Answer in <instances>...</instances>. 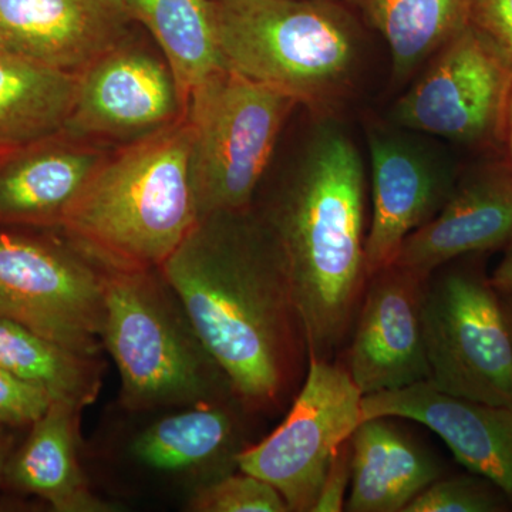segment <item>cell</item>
<instances>
[{"label":"cell","mask_w":512,"mask_h":512,"mask_svg":"<svg viewBox=\"0 0 512 512\" xmlns=\"http://www.w3.org/2000/svg\"><path fill=\"white\" fill-rule=\"evenodd\" d=\"M470 23L512 64V0H471Z\"/></svg>","instance_id":"28"},{"label":"cell","mask_w":512,"mask_h":512,"mask_svg":"<svg viewBox=\"0 0 512 512\" xmlns=\"http://www.w3.org/2000/svg\"><path fill=\"white\" fill-rule=\"evenodd\" d=\"M0 367L23 382L84 409L96 402L103 362L45 338L13 320L0 318Z\"/></svg>","instance_id":"23"},{"label":"cell","mask_w":512,"mask_h":512,"mask_svg":"<svg viewBox=\"0 0 512 512\" xmlns=\"http://www.w3.org/2000/svg\"><path fill=\"white\" fill-rule=\"evenodd\" d=\"M198 338L251 414H274L295 397L309 355L278 242L245 211L201 218L160 266Z\"/></svg>","instance_id":"1"},{"label":"cell","mask_w":512,"mask_h":512,"mask_svg":"<svg viewBox=\"0 0 512 512\" xmlns=\"http://www.w3.org/2000/svg\"><path fill=\"white\" fill-rule=\"evenodd\" d=\"M352 481V437L340 446L323 478L312 512L345 511Z\"/></svg>","instance_id":"29"},{"label":"cell","mask_w":512,"mask_h":512,"mask_svg":"<svg viewBox=\"0 0 512 512\" xmlns=\"http://www.w3.org/2000/svg\"><path fill=\"white\" fill-rule=\"evenodd\" d=\"M404 80L470 23L471 0H356Z\"/></svg>","instance_id":"24"},{"label":"cell","mask_w":512,"mask_h":512,"mask_svg":"<svg viewBox=\"0 0 512 512\" xmlns=\"http://www.w3.org/2000/svg\"><path fill=\"white\" fill-rule=\"evenodd\" d=\"M491 282L500 293L512 292V241L504 248V256L491 272Z\"/></svg>","instance_id":"30"},{"label":"cell","mask_w":512,"mask_h":512,"mask_svg":"<svg viewBox=\"0 0 512 512\" xmlns=\"http://www.w3.org/2000/svg\"><path fill=\"white\" fill-rule=\"evenodd\" d=\"M200 222L185 117L104 160L60 229L100 264L158 269Z\"/></svg>","instance_id":"3"},{"label":"cell","mask_w":512,"mask_h":512,"mask_svg":"<svg viewBox=\"0 0 512 512\" xmlns=\"http://www.w3.org/2000/svg\"><path fill=\"white\" fill-rule=\"evenodd\" d=\"M512 64L468 23L434 55L426 73L397 100L392 120L476 150L503 144Z\"/></svg>","instance_id":"10"},{"label":"cell","mask_w":512,"mask_h":512,"mask_svg":"<svg viewBox=\"0 0 512 512\" xmlns=\"http://www.w3.org/2000/svg\"><path fill=\"white\" fill-rule=\"evenodd\" d=\"M501 303H503L505 319H507L508 330L512 340V292L501 293Z\"/></svg>","instance_id":"33"},{"label":"cell","mask_w":512,"mask_h":512,"mask_svg":"<svg viewBox=\"0 0 512 512\" xmlns=\"http://www.w3.org/2000/svg\"><path fill=\"white\" fill-rule=\"evenodd\" d=\"M487 256H461L427 276L429 383L451 396L512 406V340Z\"/></svg>","instance_id":"7"},{"label":"cell","mask_w":512,"mask_h":512,"mask_svg":"<svg viewBox=\"0 0 512 512\" xmlns=\"http://www.w3.org/2000/svg\"><path fill=\"white\" fill-rule=\"evenodd\" d=\"M222 66L328 114L352 87L360 39L329 0H210Z\"/></svg>","instance_id":"5"},{"label":"cell","mask_w":512,"mask_h":512,"mask_svg":"<svg viewBox=\"0 0 512 512\" xmlns=\"http://www.w3.org/2000/svg\"><path fill=\"white\" fill-rule=\"evenodd\" d=\"M156 37L173 74L183 116L191 93L221 69L210 0H124Z\"/></svg>","instance_id":"22"},{"label":"cell","mask_w":512,"mask_h":512,"mask_svg":"<svg viewBox=\"0 0 512 512\" xmlns=\"http://www.w3.org/2000/svg\"><path fill=\"white\" fill-rule=\"evenodd\" d=\"M363 397L342 363L309 357L285 420L238 454V470L271 484L289 512H312L333 457L365 420Z\"/></svg>","instance_id":"9"},{"label":"cell","mask_w":512,"mask_h":512,"mask_svg":"<svg viewBox=\"0 0 512 512\" xmlns=\"http://www.w3.org/2000/svg\"><path fill=\"white\" fill-rule=\"evenodd\" d=\"M501 150L504 151L503 157L512 173V92L510 101H508L507 116H505V126L503 134V144Z\"/></svg>","instance_id":"31"},{"label":"cell","mask_w":512,"mask_h":512,"mask_svg":"<svg viewBox=\"0 0 512 512\" xmlns=\"http://www.w3.org/2000/svg\"><path fill=\"white\" fill-rule=\"evenodd\" d=\"M32 229L0 227V318L99 356L103 266L69 238Z\"/></svg>","instance_id":"8"},{"label":"cell","mask_w":512,"mask_h":512,"mask_svg":"<svg viewBox=\"0 0 512 512\" xmlns=\"http://www.w3.org/2000/svg\"><path fill=\"white\" fill-rule=\"evenodd\" d=\"M56 136L20 147L0 163V227L60 228L103 163V154Z\"/></svg>","instance_id":"17"},{"label":"cell","mask_w":512,"mask_h":512,"mask_svg":"<svg viewBox=\"0 0 512 512\" xmlns=\"http://www.w3.org/2000/svg\"><path fill=\"white\" fill-rule=\"evenodd\" d=\"M79 74L60 72L0 50V147L20 148L63 133Z\"/></svg>","instance_id":"21"},{"label":"cell","mask_w":512,"mask_h":512,"mask_svg":"<svg viewBox=\"0 0 512 512\" xmlns=\"http://www.w3.org/2000/svg\"><path fill=\"white\" fill-rule=\"evenodd\" d=\"M262 221L284 256L309 357L333 360L346 345L369 281L365 175L345 130L332 123L318 127Z\"/></svg>","instance_id":"2"},{"label":"cell","mask_w":512,"mask_h":512,"mask_svg":"<svg viewBox=\"0 0 512 512\" xmlns=\"http://www.w3.org/2000/svg\"><path fill=\"white\" fill-rule=\"evenodd\" d=\"M414 421L436 433L470 473L512 501V406L451 396L429 382L363 397V419Z\"/></svg>","instance_id":"15"},{"label":"cell","mask_w":512,"mask_h":512,"mask_svg":"<svg viewBox=\"0 0 512 512\" xmlns=\"http://www.w3.org/2000/svg\"><path fill=\"white\" fill-rule=\"evenodd\" d=\"M73 404L53 400L30 426L28 439L12 453L3 481L15 490L43 498L57 512H109L113 505L90 490L79 463L80 413Z\"/></svg>","instance_id":"20"},{"label":"cell","mask_w":512,"mask_h":512,"mask_svg":"<svg viewBox=\"0 0 512 512\" xmlns=\"http://www.w3.org/2000/svg\"><path fill=\"white\" fill-rule=\"evenodd\" d=\"M511 241L512 173L503 157L457 177L443 207L403 242L394 264L427 278L447 262Z\"/></svg>","instance_id":"16"},{"label":"cell","mask_w":512,"mask_h":512,"mask_svg":"<svg viewBox=\"0 0 512 512\" xmlns=\"http://www.w3.org/2000/svg\"><path fill=\"white\" fill-rule=\"evenodd\" d=\"M245 413L251 414L238 400L183 407L141 431L130 454L158 473H194L201 485L211 483L238 470V454L249 446Z\"/></svg>","instance_id":"18"},{"label":"cell","mask_w":512,"mask_h":512,"mask_svg":"<svg viewBox=\"0 0 512 512\" xmlns=\"http://www.w3.org/2000/svg\"><path fill=\"white\" fill-rule=\"evenodd\" d=\"M369 154L373 210L365 258L372 276L393 265L403 242L440 211L457 175L434 165L409 138L386 130L370 131Z\"/></svg>","instance_id":"14"},{"label":"cell","mask_w":512,"mask_h":512,"mask_svg":"<svg viewBox=\"0 0 512 512\" xmlns=\"http://www.w3.org/2000/svg\"><path fill=\"white\" fill-rule=\"evenodd\" d=\"M512 501L493 481L478 474L441 476L407 505L404 512H505Z\"/></svg>","instance_id":"25"},{"label":"cell","mask_w":512,"mask_h":512,"mask_svg":"<svg viewBox=\"0 0 512 512\" xmlns=\"http://www.w3.org/2000/svg\"><path fill=\"white\" fill-rule=\"evenodd\" d=\"M426 279L396 264L369 276L342 363L363 396L429 382Z\"/></svg>","instance_id":"11"},{"label":"cell","mask_w":512,"mask_h":512,"mask_svg":"<svg viewBox=\"0 0 512 512\" xmlns=\"http://www.w3.org/2000/svg\"><path fill=\"white\" fill-rule=\"evenodd\" d=\"M16 150H18V148L0 147V163H2L3 160H6L10 154L15 153Z\"/></svg>","instance_id":"34"},{"label":"cell","mask_w":512,"mask_h":512,"mask_svg":"<svg viewBox=\"0 0 512 512\" xmlns=\"http://www.w3.org/2000/svg\"><path fill=\"white\" fill-rule=\"evenodd\" d=\"M444 466L392 417L365 419L352 434V481L345 511L404 512Z\"/></svg>","instance_id":"19"},{"label":"cell","mask_w":512,"mask_h":512,"mask_svg":"<svg viewBox=\"0 0 512 512\" xmlns=\"http://www.w3.org/2000/svg\"><path fill=\"white\" fill-rule=\"evenodd\" d=\"M103 266V346L133 412L238 400L160 269ZM239 402V400H238Z\"/></svg>","instance_id":"4"},{"label":"cell","mask_w":512,"mask_h":512,"mask_svg":"<svg viewBox=\"0 0 512 512\" xmlns=\"http://www.w3.org/2000/svg\"><path fill=\"white\" fill-rule=\"evenodd\" d=\"M183 117L170 67L124 45L79 74L66 133L146 136Z\"/></svg>","instance_id":"12"},{"label":"cell","mask_w":512,"mask_h":512,"mask_svg":"<svg viewBox=\"0 0 512 512\" xmlns=\"http://www.w3.org/2000/svg\"><path fill=\"white\" fill-rule=\"evenodd\" d=\"M52 402L49 394L0 367V426H32Z\"/></svg>","instance_id":"27"},{"label":"cell","mask_w":512,"mask_h":512,"mask_svg":"<svg viewBox=\"0 0 512 512\" xmlns=\"http://www.w3.org/2000/svg\"><path fill=\"white\" fill-rule=\"evenodd\" d=\"M12 453V437L0 429V481H3V474H5Z\"/></svg>","instance_id":"32"},{"label":"cell","mask_w":512,"mask_h":512,"mask_svg":"<svg viewBox=\"0 0 512 512\" xmlns=\"http://www.w3.org/2000/svg\"><path fill=\"white\" fill-rule=\"evenodd\" d=\"M131 20L124 0H0V50L80 74L124 45Z\"/></svg>","instance_id":"13"},{"label":"cell","mask_w":512,"mask_h":512,"mask_svg":"<svg viewBox=\"0 0 512 512\" xmlns=\"http://www.w3.org/2000/svg\"><path fill=\"white\" fill-rule=\"evenodd\" d=\"M292 96L222 66L191 93L192 180L201 218L249 210Z\"/></svg>","instance_id":"6"},{"label":"cell","mask_w":512,"mask_h":512,"mask_svg":"<svg viewBox=\"0 0 512 512\" xmlns=\"http://www.w3.org/2000/svg\"><path fill=\"white\" fill-rule=\"evenodd\" d=\"M188 510L194 512H289L284 497L262 478L237 470L201 485Z\"/></svg>","instance_id":"26"}]
</instances>
